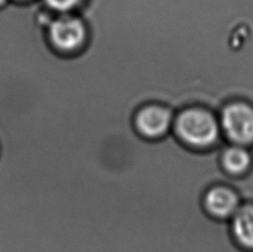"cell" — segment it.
Wrapping results in <instances>:
<instances>
[{"mask_svg":"<svg viewBox=\"0 0 253 252\" xmlns=\"http://www.w3.org/2000/svg\"><path fill=\"white\" fill-rule=\"evenodd\" d=\"M218 118L225 141L253 148V105L245 100L228 102L221 108Z\"/></svg>","mask_w":253,"mask_h":252,"instance_id":"7a4b0ae2","label":"cell"},{"mask_svg":"<svg viewBox=\"0 0 253 252\" xmlns=\"http://www.w3.org/2000/svg\"><path fill=\"white\" fill-rule=\"evenodd\" d=\"M219 160L221 168L230 177H245L253 168L252 148L228 143L221 147Z\"/></svg>","mask_w":253,"mask_h":252,"instance_id":"5b68a950","label":"cell"},{"mask_svg":"<svg viewBox=\"0 0 253 252\" xmlns=\"http://www.w3.org/2000/svg\"><path fill=\"white\" fill-rule=\"evenodd\" d=\"M78 0H47L48 4L58 10H66L75 6Z\"/></svg>","mask_w":253,"mask_h":252,"instance_id":"ba28073f","label":"cell"},{"mask_svg":"<svg viewBox=\"0 0 253 252\" xmlns=\"http://www.w3.org/2000/svg\"><path fill=\"white\" fill-rule=\"evenodd\" d=\"M50 35L52 42L62 49H72L83 42L84 28L81 22L71 17H63L51 26Z\"/></svg>","mask_w":253,"mask_h":252,"instance_id":"52a82bcc","label":"cell"},{"mask_svg":"<svg viewBox=\"0 0 253 252\" xmlns=\"http://www.w3.org/2000/svg\"><path fill=\"white\" fill-rule=\"evenodd\" d=\"M230 231L240 248L253 252V202H243L230 219Z\"/></svg>","mask_w":253,"mask_h":252,"instance_id":"8992f818","label":"cell"},{"mask_svg":"<svg viewBox=\"0 0 253 252\" xmlns=\"http://www.w3.org/2000/svg\"><path fill=\"white\" fill-rule=\"evenodd\" d=\"M175 114L170 107L148 103L139 107L133 116V127L147 140H160L172 133Z\"/></svg>","mask_w":253,"mask_h":252,"instance_id":"3957f363","label":"cell"},{"mask_svg":"<svg viewBox=\"0 0 253 252\" xmlns=\"http://www.w3.org/2000/svg\"><path fill=\"white\" fill-rule=\"evenodd\" d=\"M172 133L192 150L206 151L222 146L218 115L206 107H188L175 114Z\"/></svg>","mask_w":253,"mask_h":252,"instance_id":"6da1fadb","label":"cell"},{"mask_svg":"<svg viewBox=\"0 0 253 252\" xmlns=\"http://www.w3.org/2000/svg\"><path fill=\"white\" fill-rule=\"evenodd\" d=\"M4 2V0H0V4H2Z\"/></svg>","mask_w":253,"mask_h":252,"instance_id":"9c48e42d","label":"cell"},{"mask_svg":"<svg viewBox=\"0 0 253 252\" xmlns=\"http://www.w3.org/2000/svg\"><path fill=\"white\" fill-rule=\"evenodd\" d=\"M242 204L240 192L224 183L213 184L207 189L202 199L206 212L220 221H230Z\"/></svg>","mask_w":253,"mask_h":252,"instance_id":"277c9868","label":"cell"}]
</instances>
